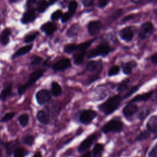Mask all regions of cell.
<instances>
[{"label": "cell", "instance_id": "1", "mask_svg": "<svg viewBox=\"0 0 157 157\" xmlns=\"http://www.w3.org/2000/svg\"><path fill=\"white\" fill-rule=\"evenodd\" d=\"M122 99V98L119 95L113 96L101 104L99 109L105 115H110L118 108Z\"/></svg>", "mask_w": 157, "mask_h": 157}, {"label": "cell", "instance_id": "2", "mask_svg": "<svg viewBox=\"0 0 157 157\" xmlns=\"http://www.w3.org/2000/svg\"><path fill=\"white\" fill-rule=\"evenodd\" d=\"M123 123L118 119H112L107 121L102 127V131L104 134L109 132H120L123 129Z\"/></svg>", "mask_w": 157, "mask_h": 157}, {"label": "cell", "instance_id": "3", "mask_svg": "<svg viewBox=\"0 0 157 157\" xmlns=\"http://www.w3.org/2000/svg\"><path fill=\"white\" fill-rule=\"evenodd\" d=\"M44 72V69H39L33 72L32 74H31L28 81L25 85H23L19 86L18 89L19 94H23L28 88H29L31 85H33L39 78H40L42 76Z\"/></svg>", "mask_w": 157, "mask_h": 157}, {"label": "cell", "instance_id": "4", "mask_svg": "<svg viewBox=\"0 0 157 157\" xmlns=\"http://www.w3.org/2000/svg\"><path fill=\"white\" fill-rule=\"evenodd\" d=\"M112 49L110 48L109 45L106 42H103L99 44L96 48L92 50L88 54V58H94L98 56H105L109 55Z\"/></svg>", "mask_w": 157, "mask_h": 157}, {"label": "cell", "instance_id": "5", "mask_svg": "<svg viewBox=\"0 0 157 157\" xmlns=\"http://www.w3.org/2000/svg\"><path fill=\"white\" fill-rule=\"evenodd\" d=\"M153 25L149 21L143 23L139 29V37L142 40L148 38L153 31Z\"/></svg>", "mask_w": 157, "mask_h": 157}, {"label": "cell", "instance_id": "6", "mask_svg": "<svg viewBox=\"0 0 157 157\" xmlns=\"http://www.w3.org/2000/svg\"><path fill=\"white\" fill-rule=\"evenodd\" d=\"M97 112L93 110H84L80 115L79 120L84 124H88L97 117Z\"/></svg>", "mask_w": 157, "mask_h": 157}, {"label": "cell", "instance_id": "7", "mask_svg": "<svg viewBox=\"0 0 157 157\" xmlns=\"http://www.w3.org/2000/svg\"><path fill=\"white\" fill-rule=\"evenodd\" d=\"M86 71L94 73V75L99 77V74L102 69V62L101 60L98 61H91L87 63Z\"/></svg>", "mask_w": 157, "mask_h": 157}, {"label": "cell", "instance_id": "8", "mask_svg": "<svg viewBox=\"0 0 157 157\" xmlns=\"http://www.w3.org/2000/svg\"><path fill=\"white\" fill-rule=\"evenodd\" d=\"M97 139V136L95 134H93L90 136H89L86 139H85L79 145L78 148V151L80 153L85 151L87 150L91 146V145L93 144V142L95 141V140Z\"/></svg>", "mask_w": 157, "mask_h": 157}, {"label": "cell", "instance_id": "9", "mask_svg": "<svg viewBox=\"0 0 157 157\" xmlns=\"http://www.w3.org/2000/svg\"><path fill=\"white\" fill-rule=\"evenodd\" d=\"M36 98L38 104L40 105H43L50 100L51 94L48 90L44 89L39 90L36 93Z\"/></svg>", "mask_w": 157, "mask_h": 157}, {"label": "cell", "instance_id": "10", "mask_svg": "<svg viewBox=\"0 0 157 157\" xmlns=\"http://www.w3.org/2000/svg\"><path fill=\"white\" fill-rule=\"evenodd\" d=\"M118 35L122 40L129 42L133 39L134 31L131 26H126L120 30Z\"/></svg>", "mask_w": 157, "mask_h": 157}, {"label": "cell", "instance_id": "11", "mask_svg": "<svg viewBox=\"0 0 157 157\" xmlns=\"http://www.w3.org/2000/svg\"><path fill=\"white\" fill-rule=\"evenodd\" d=\"M137 110H138V107L137 106V105H136L134 103L129 102V104H128L124 107L122 110V112L123 115L126 118H129L131 117H132L133 115H134L137 112Z\"/></svg>", "mask_w": 157, "mask_h": 157}, {"label": "cell", "instance_id": "12", "mask_svg": "<svg viewBox=\"0 0 157 157\" xmlns=\"http://www.w3.org/2000/svg\"><path fill=\"white\" fill-rule=\"evenodd\" d=\"M71 66V60L68 58H63L54 64L53 70L55 71H64Z\"/></svg>", "mask_w": 157, "mask_h": 157}, {"label": "cell", "instance_id": "13", "mask_svg": "<svg viewBox=\"0 0 157 157\" xmlns=\"http://www.w3.org/2000/svg\"><path fill=\"white\" fill-rule=\"evenodd\" d=\"M101 28V23L98 20L91 21L88 25V30L90 35L94 36L97 34Z\"/></svg>", "mask_w": 157, "mask_h": 157}, {"label": "cell", "instance_id": "14", "mask_svg": "<svg viewBox=\"0 0 157 157\" xmlns=\"http://www.w3.org/2000/svg\"><path fill=\"white\" fill-rule=\"evenodd\" d=\"M19 144V142L17 140H13L9 142H6L5 144H3V146L6 150V152L8 156H10L15 150L18 148V145Z\"/></svg>", "mask_w": 157, "mask_h": 157}, {"label": "cell", "instance_id": "15", "mask_svg": "<svg viewBox=\"0 0 157 157\" xmlns=\"http://www.w3.org/2000/svg\"><path fill=\"white\" fill-rule=\"evenodd\" d=\"M148 131L157 134V115L151 117L146 124Z\"/></svg>", "mask_w": 157, "mask_h": 157}, {"label": "cell", "instance_id": "16", "mask_svg": "<svg viewBox=\"0 0 157 157\" xmlns=\"http://www.w3.org/2000/svg\"><path fill=\"white\" fill-rule=\"evenodd\" d=\"M137 63L135 61H130L128 63H122L121 68L123 74L125 75H129L132 73V69L133 67H136Z\"/></svg>", "mask_w": 157, "mask_h": 157}, {"label": "cell", "instance_id": "17", "mask_svg": "<svg viewBox=\"0 0 157 157\" xmlns=\"http://www.w3.org/2000/svg\"><path fill=\"white\" fill-rule=\"evenodd\" d=\"M153 93V91H151L147 93H145L143 94H138L137 96H136L135 97H134L129 102H132V103H134V102H141V101H146L147 100H148L152 96Z\"/></svg>", "mask_w": 157, "mask_h": 157}, {"label": "cell", "instance_id": "18", "mask_svg": "<svg viewBox=\"0 0 157 157\" xmlns=\"http://www.w3.org/2000/svg\"><path fill=\"white\" fill-rule=\"evenodd\" d=\"M41 29L45 33L46 35L50 36L56 29V26L54 23L48 22L44 24L41 26Z\"/></svg>", "mask_w": 157, "mask_h": 157}, {"label": "cell", "instance_id": "19", "mask_svg": "<svg viewBox=\"0 0 157 157\" xmlns=\"http://www.w3.org/2000/svg\"><path fill=\"white\" fill-rule=\"evenodd\" d=\"M36 118L37 120L43 124H47L50 123V118L48 115L43 110H39L37 113Z\"/></svg>", "mask_w": 157, "mask_h": 157}, {"label": "cell", "instance_id": "20", "mask_svg": "<svg viewBox=\"0 0 157 157\" xmlns=\"http://www.w3.org/2000/svg\"><path fill=\"white\" fill-rule=\"evenodd\" d=\"M36 18V15L34 10H28L26 12L21 18V22L23 23H28L31 21H33Z\"/></svg>", "mask_w": 157, "mask_h": 157}, {"label": "cell", "instance_id": "21", "mask_svg": "<svg viewBox=\"0 0 157 157\" xmlns=\"http://www.w3.org/2000/svg\"><path fill=\"white\" fill-rule=\"evenodd\" d=\"M33 48V45H26L23 47H21L20 48H19L12 56V58H15L17 57H18L20 56H21V55H23L27 53H28L31 50V48Z\"/></svg>", "mask_w": 157, "mask_h": 157}, {"label": "cell", "instance_id": "22", "mask_svg": "<svg viewBox=\"0 0 157 157\" xmlns=\"http://www.w3.org/2000/svg\"><path fill=\"white\" fill-rule=\"evenodd\" d=\"M10 30L8 28L5 29L2 31L0 37V40L3 45H6L8 44L9 41V36L10 35Z\"/></svg>", "mask_w": 157, "mask_h": 157}, {"label": "cell", "instance_id": "23", "mask_svg": "<svg viewBox=\"0 0 157 157\" xmlns=\"http://www.w3.org/2000/svg\"><path fill=\"white\" fill-rule=\"evenodd\" d=\"M80 29V26L78 24H74L67 30V35L69 37H73L77 34Z\"/></svg>", "mask_w": 157, "mask_h": 157}, {"label": "cell", "instance_id": "24", "mask_svg": "<svg viewBox=\"0 0 157 157\" xmlns=\"http://www.w3.org/2000/svg\"><path fill=\"white\" fill-rule=\"evenodd\" d=\"M104 146L101 144H96L92 151V157H98L102 153Z\"/></svg>", "mask_w": 157, "mask_h": 157}, {"label": "cell", "instance_id": "25", "mask_svg": "<svg viewBox=\"0 0 157 157\" xmlns=\"http://www.w3.org/2000/svg\"><path fill=\"white\" fill-rule=\"evenodd\" d=\"M52 94L55 96H59L61 93V88L59 85L56 82H53L52 83Z\"/></svg>", "mask_w": 157, "mask_h": 157}, {"label": "cell", "instance_id": "26", "mask_svg": "<svg viewBox=\"0 0 157 157\" xmlns=\"http://www.w3.org/2000/svg\"><path fill=\"white\" fill-rule=\"evenodd\" d=\"M129 83V78H126L118 85L117 87V91L118 93H121L126 90L128 89V85Z\"/></svg>", "mask_w": 157, "mask_h": 157}, {"label": "cell", "instance_id": "27", "mask_svg": "<svg viewBox=\"0 0 157 157\" xmlns=\"http://www.w3.org/2000/svg\"><path fill=\"white\" fill-rule=\"evenodd\" d=\"M94 41V39L89 40L88 42H85L84 43L78 44L77 45V51L78 52H85L86 50L92 44V43Z\"/></svg>", "mask_w": 157, "mask_h": 157}, {"label": "cell", "instance_id": "28", "mask_svg": "<svg viewBox=\"0 0 157 157\" xmlns=\"http://www.w3.org/2000/svg\"><path fill=\"white\" fill-rule=\"evenodd\" d=\"M18 121L22 127L28 125L29 121V115L27 113H23L18 117Z\"/></svg>", "mask_w": 157, "mask_h": 157}, {"label": "cell", "instance_id": "29", "mask_svg": "<svg viewBox=\"0 0 157 157\" xmlns=\"http://www.w3.org/2000/svg\"><path fill=\"white\" fill-rule=\"evenodd\" d=\"M48 5H49L48 2H47L45 0L39 1V2L37 3V9L38 12H44L47 9V8L48 6Z\"/></svg>", "mask_w": 157, "mask_h": 157}, {"label": "cell", "instance_id": "30", "mask_svg": "<svg viewBox=\"0 0 157 157\" xmlns=\"http://www.w3.org/2000/svg\"><path fill=\"white\" fill-rule=\"evenodd\" d=\"M11 93V86H8L4 88L0 94V99L1 101H6L7 98V97Z\"/></svg>", "mask_w": 157, "mask_h": 157}, {"label": "cell", "instance_id": "31", "mask_svg": "<svg viewBox=\"0 0 157 157\" xmlns=\"http://www.w3.org/2000/svg\"><path fill=\"white\" fill-rule=\"evenodd\" d=\"M21 141L26 145H32L34 142V137L32 135H26L22 137Z\"/></svg>", "mask_w": 157, "mask_h": 157}, {"label": "cell", "instance_id": "32", "mask_svg": "<svg viewBox=\"0 0 157 157\" xmlns=\"http://www.w3.org/2000/svg\"><path fill=\"white\" fill-rule=\"evenodd\" d=\"M28 154V151L21 147H18L13 153V157H25Z\"/></svg>", "mask_w": 157, "mask_h": 157}, {"label": "cell", "instance_id": "33", "mask_svg": "<svg viewBox=\"0 0 157 157\" xmlns=\"http://www.w3.org/2000/svg\"><path fill=\"white\" fill-rule=\"evenodd\" d=\"M85 55V52H79L78 53L75 54L74 56V63L76 64H80L83 61Z\"/></svg>", "mask_w": 157, "mask_h": 157}, {"label": "cell", "instance_id": "34", "mask_svg": "<svg viewBox=\"0 0 157 157\" xmlns=\"http://www.w3.org/2000/svg\"><path fill=\"white\" fill-rule=\"evenodd\" d=\"M120 66H118L117 65L112 66L109 69L107 75H108L109 77H112V76L116 75H117L120 72Z\"/></svg>", "mask_w": 157, "mask_h": 157}, {"label": "cell", "instance_id": "35", "mask_svg": "<svg viewBox=\"0 0 157 157\" xmlns=\"http://www.w3.org/2000/svg\"><path fill=\"white\" fill-rule=\"evenodd\" d=\"M139 85H136V86H134L131 87L130 89H129L128 90V92L124 95V96L122 98V99H126V98H129L132 94H134L135 92H136L139 90Z\"/></svg>", "mask_w": 157, "mask_h": 157}, {"label": "cell", "instance_id": "36", "mask_svg": "<svg viewBox=\"0 0 157 157\" xmlns=\"http://www.w3.org/2000/svg\"><path fill=\"white\" fill-rule=\"evenodd\" d=\"M15 115V113L14 112H9L6 113L0 120V122L1 123H5L7 122L8 121H10V120H12L14 116Z\"/></svg>", "mask_w": 157, "mask_h": 157}, {"label": "cell", "instance_id": "37", "mask_svg": "<svg viewBox=\"0 0 157 157\" xmlns=\"http://www.w3.org/2000/svg\"><path fill=\"white\" fill-rule=\"evenodd\" d=\"M150 134L148 131H142L137 137V140L138 141H141L148 139L150 137Z\"/></svg>", "mask_w": 157, "mask_h": 157}, {"label": "cell", "instance_id": "38", "mask_svg": "<svg viewBox=\"0 0 157 157\" xmlns=\"http://www.w3.org/2000/svg\"><path fill=\"white\" fill-rule=\"evenodd\" d=\"M77 45L74 44L66 45L64 48V50L66 53H67L74 52L75 51H77Z\"/></svg>", "mask_w": 157, "mask_h": 157}, {"label": "cell", "instance_id": "39", "mask_svg": "<svg viewBox=\"0 0 157 157\" xmlns=\"http://www.w3.org/2000/svg\"><path fill=\"white\" fill-rule=\"evenodd\" d=\"M77 3L75 1H72L70 2L69 6H68V9H69V12L71 14L74 13L75 10L77 9Z\"/></svg>", "mask_w": 157, "mask_h": 157}, {"label": "cell", "instance_id": "40", "mask_svg": "<svg viewBox=\"0 0 157 157\" xmlns=\"http://www.w3.org/2000/svg\"><path fill=\"white\" fill-rule=\"evenodd\" d=\"M150 110L149 108H147L144 110H143L142 111H141L138 115V118L140 120H143L144 118H145V117L150 113Z\"/></svg>", "mask_w": 157, "mask_h": 157}, {"label": "cell", "instance_id": "41", "mask_svg": "<svg viewBox=\"0 0 157 157\" xmlns=\"http://www.w3.org/2000/svg\"><path fill=\"white\" fill-rule=\"evenodd\" d=\"M37 0H28L27 2V6L28 7V10H34L35 6L37 7Z\"/></svg>", "mask_w": 157, "mask_h": 157}, {"label": "cell", "instance_id": "42", "mask_svg": "<svg viewBox=\"0 0 157 157\" xmlns=\"http://www.w3.org/2000/svg\"><path fill=\"white\" fill-rule=\"evenodd\" d=\"M62 14H63L62 11L60 10H58L52 13V15H51V19L53 21L56 20L62 16Z\"/></svg>", "mask_w": 157, "mask_h": 157}, {"label": "cell", "instance_id": "43", "mask_svg": "<svg viewBox=\"0 0 157 157\" xmlns=\"http://www.w3.org/2000/svg\"><path fill=\"white\" fill-rule=\"evenodd\" d=\"M37 35V33H34V34H31L26 36L25 38V42L26 43L32 42L33 40H34L35 39Z\"/></svg>", "mask_w": 157, "mask_h": 157}, {"label": "cell", "instance_id": "44", "mask_svg": "<svg viewBox=\"0 0 157 157\" xmlns=\"http://www.w3.org/2000/svg\"><path fill=\"white\" fill-rule=\"evenodd\" d=\"M148 157H157V143L149 152Z\"/></svg>", "mask_w": 157, "mask_h": 157}, {"label": "cell", "instance_id": "45", "mask_svg": "<svg viewBox=\"0 0 157 157\" xmlns=\"http://www.w3.org/2000/svg\"><path fill=\"white\" fill-rule=\"evenodd\" d=\"M42 60V58H40V57H39V56H34V57L33 58L32 61H31V64L33 65V66L37 65V64H39V63H41Z\"/></svg>", "mask_w": 157, "mask_h": 157}, {"label": "cell", "instance_id": "46", "mask_svg": "<svg viewBox=\"0 0 157 157\" xmlns=\"http://www.w3.org/2000/svg\"><path fill=\"white\" fill-rule=\"evenodd\" d=\"M109 3V0H99L98 6L99 8H103L106 6Z\"/></svg>", "mask_w": 157, "mask_h": 157}, {"label": "cell", "instance_id": "47", "mask_svg": "<svg viewBox=\"0 0 157 157\" xmlns=\"http://www.w3.org/2000/svg\"><path fill=\"white\" fill-rule=\"evenodd\" d=\"M71 15H72V14L70 13L69 12H67V13H64V14L62 16V18H61L62 21H63V23L66 22V21L69 19V18L71 17Z\"/></svg>", "mask_w": 157, "mask_h": 157}, {"label": "cell", "instance_id": "48", "mask_svg": "<svg viewBox=\"0 0 157 157\" xmlns=\"http://www.w3.org/2000/svg\"><path fill=\"white\" fill-rule=\"evenodd\" d=\"M134 18V15L133 14H130V15H128L127 16H125L122 19L121 21H122V23H125V22H126L128 21H129V20H132V19H133Z\"/></svg>", "mask_w": 157, "mask_h": 157}, {"label": "cell", "instance_id": "49", "mask_svg": "<svg viewBox=\"0 0 157 157\" xmlns=\"http://www.w3.org/2000/svg\"><path fill=\"white\" fill-rule=\"evenodd\" d=\"M149 59L150 60V61H151L152 63H153V64H157V53H155V54L151 55V56H150V58H149Z\"/></svg>", "mask_w": 157, "mask_h": 157}, {"label": "cell", "instance_id": "50", "mask_svg": "<svg viewBox=\"0 0 157 157\" xmlns=\"http://www.w3.org/2000/svg\"><path fill=\"white\" fill-rule=\"evenodd\" d=\"M83 5L85 7H88L91 5L92 3V0H82Z\"/></svg>", "mask_w": 157, "mask_h": 157}, {"label": "cell", "instance_id": "51", "mask_svg": "<svg viewBox=\"0 0 157 157\" xmlns=\"http://www.w3.org/2000/svg\"><path fill=\"white\" fill-rule=\"evenodd\" d=\"M81 157H91V154L90 152H86L83 155H82Z\"/></svg>", "mask_w": 157, "mask_h": 157}, {"label": "cell", "instance_id": "52", "mask_svg": "<svg viewBox=\"0 0 157 157\" xmlns=\"http://www.w3.org/2000/svg\"><path fill=\"white\" fill-rule=\"evenodd\" d=\"M33 157H42L41 154L39 152H36L35 155L33 156Z\"/></svg>", "mask_w": 157, "mask_h": 157}, {"label": "cell", "instance_id": "53", "mask_svg": "<svg viewBox=\"0 0 157 157\" xmlns=\"http://www.w3.org/2000/svg\"><path fill=\"white\" fill-rule=\"evenodd\" d=\"M56 1H58V0H49L48 2V4H49V5H50V4H53V3L55 2Z\"/></svg>", "mask_w": 157, "mask_h": 157}, {"label": "cell", "instance_id": "54", "mask_svg": "<svg viewBox=\"0 0 157 157\" xmlns=\"http://www.w3.org/2000/svg\"><path fill=\"white\" fill-rule=\"evenodd\" d=\"M132 2H134V3H138V2H140L144 0H131Z\"/></svg>", "mask_w": 157, "mask_h": 157}, {"label": "cell", "instance_id": "55", "mask_svg": "<svg viewBox=\"0 0 157 157\" xmlns=\"http://www.w3.org/2000/svg\"><path fill=\"white\" fill-rule=\"evenodd\" d=\"M11 2H17V1H19V0H9Z\"/></svg>", "mask_w": 157, "mask_h": 157}, {"label": "cell", "instance_id": "56", "mask_svg": "<svg viewBox=\"0 0 157 157\" xmlns=\"http://www.w3.org/2000/svg\"><path fill=\"white\" fill-rule=\"evenodd\" d=\"M149 1H150V2H155V1H157V0H148Z\"/></svg>", "mask_w": 157, "mask_h": 157}, {"label": "cell", "instance_id": "57", "mask_svg": "<svg viewBox=\"0 0 157 157\" xmlns=\"http://www.w3.org/2000/svg\"><path fill=\"white\" fill-rule=\"evenodd\" d=\"M2 144H3V143L2 142V141H1V140L0 139V145H2Z\"/></svg>", "mask_w": 157, "mask_h": 157}, {"label": "cell", "instance_id": "58", "mask_svg": "<svg viewBox=\"0 0 157 157\" xmlns=\"http://www.w3.org/2000/svg\"><path fill=\"white\" fill-rule=\"evenodd\" d=\"M156 15H157V9H156Z\"/></svg>", "mask_w": 157, "mask_h": 157}, {"label": "cell", "instance_id": "59", "mask_svg": "<svg viewBox=\"0 0 157 157\" xmlns=\"http://www.w3.org/2000/svg\"><path fill=\"white\" fill-rule=\"evenodd\" d=\"M0 156H1V151H0Z\"/></svg>", "mask_w": 157, "mask_h": 157}]
</instances>
